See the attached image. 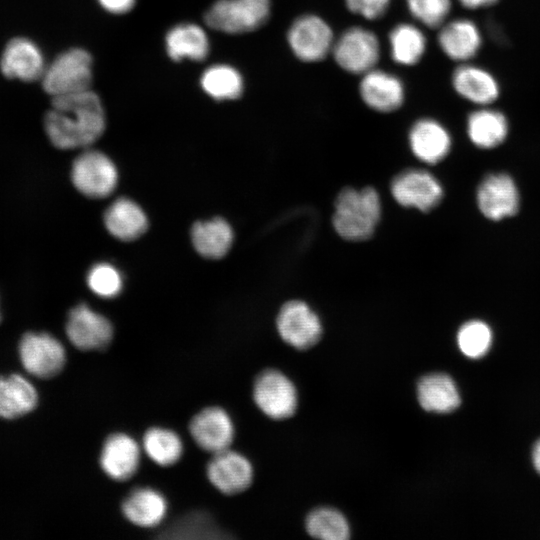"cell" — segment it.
Listing matches in <instances>:
<instances>
[{
  "label": "cell",
  "instance_id": "6da1fadb",
  "mask_svg": "<svg viewBox=\"0 0 540 540\" xmlns=\"http://www.w3.org/2000/svg\"><path fill=\"white\" fill-rule=\"evenodd\" d=\"M51 104L44 117V128L55 147L87 148L104 133V107L91 89L54 97Z\"/></svg>",
  "mask_w": 540,
  "mask_h": 540
},
{
  "label": "cell",
  "instance_id": "7a4b0ae2",
  "mask_svg": "<svg viewBox=\"0 0 540 540\" xmlns=\"http://www.w3.org/2000/svg\"><path fill=\"white\" fill-rule=\"evenodd\" d=\"M380 215V198L374 188H345L335 200L333 226L343 239L363 241L373 235Z\"/></svg>",
  "mask_w": 540,
  "mask_h": 540
},
{
  "label": "cell",
  "instance_id": "3957f363",
  "mask_svg": "<svg viewBox=\"0 0 540 540\" xmlns=\"http://www.w3.org/2000/svg\"><path fill=\"white\" fill-rule=\"evenodd\" d=\"M92 57L82 48H72L58 55L45 68L43 89L52 98L89 90L93 79Z\"/></svg>",
  "mask_w": 540,
  "mask_h": 540
},
{
  "label": "cell",
  "instance_id": "277c9868",
  "mask_svg": "<svg viewBox=\"0 0 540 540\" xmlns=\"http://www.w3.org/2000/svg\"><path fill=\"white\" fill-rule=\"evenodd\" d=\"M270 8V0H217L206 11L204 20L216 31L242 34L264 25Z\"/></svg>",
  "mask_w": 540,
  "mask_h": 540
},
{
  "label": "cell",
  "instance_id": "5b68a950",
  "mask_svg": "<svg viewBox=\"0 0 540 540\" xmlns=\"http://www.w3.org/2000/svg\"><path fill=\"white\" fill-rule=\"evenodd\" d=\"M71 179L75 188L90 198L110 195L118 181L117 169L104 153L87 149L73 162Z\"/></svg>",
  "mask_w": 540,
  "mask_h": 540
},
{
  "label": "cell",
  "instance_id": "8992f818",
  "mask_svg": "<svg viewBox=\"0 0 540 540\" xmlns=\"http://www.w3.org/2000/svg\"><path fill=\"white\" fill-rule=\"evenodd\" d=\"M332 52L342 69L352 74H365L378 62L380 46L370 30L351 27L334 42Z\"/></svg>",
  "mask_w": 540,
  "mask_h": 540
},
{
  "label": "cell",
  "instance_id": "52a82bcc",
  "mask_svg": "<svg viewBox=\"0 0 540 540\" xmlns=\"http://www.w3.org/2000/svg\"><path fill=\"white\" fill-rule=\"evenodd\" d=\"M253 399L257 407L276 420L292 416L297 407V392L292 381L283 373L269 369L256 378Z\"/></svg>",
  "mask_w": 540,
  "mask_h": 540
},
{
  "label": "cell",
  "instance_id": "ba28073f",
  "mask_svg": "<svg viewBox=\"0 0 540 540\" xmlns=\"http://www.w3.org/2000/svg\"><path fill=\"white\" fill-rule=\"evenodd\" d=\"M19 353L25 370L38 378L54 377L66 363L64 346L48 333H26L20 341Z\"/></svg>",
  "mask_w": 540,
  "mask_h": 540
},
{
  "label": "cell",
  "instance_id": "9c48e42d",
  "mask_svg": "<svg viewBox=\"0 0 540 540\" xmlns=\"http://www.w3.org/2000/svg\"><path fill=\"white\" fill-rule=\"evenodd\" d=\"M287 41L294 55L305 62L322 60L334 44L330 26L316 15L297 18L288 30Z\"/></svg>",
  "mask_w": 540,
  "mask_h": 540
},
{
  "label": "cell",
  "instance_id": "30bf717a",
  "mask_svg": "<svg viewBox=\"0 0 540 540\" xmlns=\"http://www.w3.org/2000/svg\"><path fill=\"white\" fill-rule=\"evenodd\" d=\"M66 335L70 342L83 351H100L113 338L111 322L86 304H79L68 315Z\"/></svg>",
  "mask_w": 540,
  "mask_h": 540
},
{
  "label": "cell",
  "instance_id": "8fae6325",
  "mask_svg": "<svg viewBox=\"0 0 540 540\" xmlns=\"http://www.w3.org/2000/svg\"><path fill=\"white\" fill-rule=\"evenodd\" d=\"M280 337L297 349H307L320 339L322 326L318 316L302 301L285 303L277 317Z\"/></svg>",
  "mask_w": 540,
  "mask_h": 540
},
{
  "label": "cell",
  "instance_id": "7c38bea8",
  "mask_svg": "<svg viewBox=\"0 0 540 540\" xmlns=\"http://www.w3.org/2000/svg\"><path fill=\"white\" fill-rule=\"evenodd\" d=\"M206 474L210 483L226 495L245 491L253 480L250 461L229 448L213 454L207 465Z\"/></svg>",
  "mask_w": 540,
  "mask_h": 540
},
{
  "label": "cell",
  "instance_id": "4fadbf2b",
  "mask_svg": "<svg viewBox=\"0 0 540 540\" xmlns=\"http://www.w3.org/2000/svg\"><path fill=\"white\" fill-rule=\"evenodd\" d=\"M391 193L400 205L424 212L434 208L443 196L437 179L422 170H408L397 175L391 183Z\"/></svg>",
  "mask_w": 540,
  "mask_h": 540
},
{
  "label": "cell",
  "instance_id": "5bb4252c",
  "mask_svg": "<svg viewBox=\"0 0 540 540\" xmlns=\"http://www.w3.org/2000/svg\"><path fill=\"white\" fill-rule=\"evenodd\" d=\"M189 431L195 443L212 454L228 449L235 434L231 417L217 406L199 411L191 419Z\"/></svg>",
  "mask_w": 540,
  "mask_h": 540
},
{
  "label": "cell",
  "instance_id": "9a60e30c",
  "mask_svg": "<svg viewBox=\"0 0 540 540\" xmlns=\"http://www.w3.org/2000/svg\"><path fill=\"white\" fill-rule=\"evenodd\" d=\"M140 458L141 448L133 437L114 433L104 441L99 462L107 476L116 481H126L138 470Z\"/></svg>",
  "mask_w": 540,
  "mask_h": 540
},
{
  "label": "cell",
  "instance_id": "2e32d148",
  "mask_svg": "<svg viewBox=\"0 0 540 540\" xmlns=\"http://www.w3.org/2000/svg\"><path fill=\"white\" fill-rule=\"evenodd\" d=\"M477 202L484 216L500 220L517 212L519 194L510 176L493 174L487 176L480 184Z\"/></svg>",
  "mask_w": 540,
  "mask_h": 540
},
{
  "label": "cell",
  "instance_id": "e0dca14e",
  "mask_svg": "<svg viewBox=\"0 0 540 540\" xmlns=\"http://www.w3.org/2000/svg\"><path fill=\"white\" fill-rule=\"evenodd\" d=\"M0 68L8 78L30 82L41 79L46 66L35 43L26 38H15L6 45Z\"/></svg>",
  "mask_w": 540,
  "mask_h": 540
},
{
  "label": "cell",
  "instance_id": "ac0fdd59",
  "mask_svg": "<svg viewBox=\"0 0 540 540\" xmlns=\"http://www.w3.org/2000/svg\"><path fill=\"white\" fill-rule=\"evenodd\" d=\"M359 91L365 104L379 112L394 111L404 101L402 82L382 70L372 69L363 74Z\"/></svg>",
  "mask_w": 540,
  "mask_h": 540
},
{
  "label": "cell",
  "instance_id": "d6986e66",
  "mask_svg": "<svg viewBox=\"0 0 540 540\" xmlns=\"http://www.w3.org/2000/svg\"><path fill=\"white\" fill-rule=\"evenodd\" d=\"M409 142L414 155L429 164L441 161L451 148L448 131L432 119L417 121L409 133Z\"/></svg>",
  "mask_w": 540,
  "mask_h": 540
},
{
  "label": "cell",
  "instance_id": "ffe728a7",
  "mask_svg": "<svg viewBox=\"0 0 540 540\" xmlns=\"http://www.w3.org/2000/svg\"><path fill=\"white\" fill-rule=\"evenodd\" d=\"M124 516L139 527H155L166 516L168 505L164 495L151 487L132 490L122 503Z\"/></svg>",
  "mask_w": 540,
  "mask_h": 540
},
{
  "label": "cell",
  "instance_id": "44dd1931",
  "mask_svg": "<svg viewBox=\"0 0 540 540\" xmlns=\"http://www.w3.org/2000/svg\"><path fill=\"white\" fill-rule=\"evenodd\" d=\"M452 84L461 97L479 105L491 104L500 93L495 77L485 69L473 65L459 66L453 72Z\"/></svg>",
  "mask_w": 540,
  "mask_h": 540
},
{
  "label": "cell",
  "instance_id": "7402d4cb",
  "mask_svg": "<svg viewBox=\"0 0 540 540\" xmlns=\"http://www.w3.org/2000/svg\"><path fill=\"white\" fill-rule=\"evenodd\" d=\"M438 42L442 51L450 59L466 61L478 53L482 38L474 22L467 19H457L441 28Z\"/></svg>",
  "mask_w": 540,
  "mask_h": 540
},
{
  "label": "cell",
  "instance_id": "603a6c76",
  "mask_svg": "<svg viewBox=\"0 0 540 540\" xmlns=\"http://www.w3.org/2000/svg\"><path fill=\"white\" fill-rule=\"evenodd\" d=\"M104 224L115 238L131 241L147 230L148 220L138 204L128 198H119L105 211Z\"/></svg>",
  "mask_w": 540,
  "mask_h": 540
},
{
  "label": "cell",
  "instance_id": "cb8c5ba5",
  "mask_svg": "<svg viewBox=\"0 0 540 540\" xmlns=\"http://www.w3.org/2000/svg\"><path fill=\"white\" fill-rule=\"evenodd\" d=\"M165 46L174 61L188 58L193 61L205 59L209 53V39L205 30L194 23H180L166 34Z\"/></svg>",
  "mask_w": 540,
  "mask_h": 540
},
{
  "label": "cell",
  "instance_id": "d4e9b609",
  "mask_svg": "<svg viewBox=\"0 0 540 540\" xmlns=\"http://www.w3.org/2000/svg\"><path fill=\"white\" fill-rule=\"evenodd\" d=\"M417 398L421 407L429 412L448 413L460 405V395L454 381L443 373L421 378L417 385Z\"/></svg>",
  "mask_w": 540,
  "mask_h": 540
},
{
  "label": "cell",
  "instance_id": "484cf974",
  "mask_svg": "<svg viewBox=\"0 0 540 540\" xmlns=\"http://www.w3.org/2000/svg\"><path fill=\"white\" fill-rule=\"evenodd\" d=\"M34 386L23 376L0 377V417L15 419L31 412L37 405Z\"/></svg>",
  "mask_w": 540,
  "mask_h": 540
},
{
  "label": "cell",
  "instance_id": "4316f807",
  "mask_svg": "<svg viewBox=\"0 0 540 540\" xmlns=\"http://www.w3.org/2000/svg\"><path fill=\"white\" fill-rule=\"evenodd\" d=\"M191 239L196 251L206 258L223 257L233 242L231 226L222 218L200 221L193 225Z\"/></svg>",
  "mask_w": 540,
  "mask_h": 540
},
{
  "label": "cell",
  "instance_id": "83f0119b",
  "mask_svg": "<svg viewBox=\"0 0 540 540\" xmlns=\"http://www.w3.org/2000/svg\"><path fill=\"white\" fill-rule=\"evenodd\" d=\"M467 132L476 146L493 148L505 140L508 122L506 117L497 110L480 109L469 115Z\"/></svg>",
  "mask_w": 540,
  "mask_h": 540
},
{
  "label": "cell",
  "instance_id": "f1b7e54d",
  "mask_svg": "<svg viewBox=\"0 0 540 540\" xmlns=\"http://www.w3.org/2000/svg\"><path fill=\"white\" fill-rule=\"evenodd\" d=\"M203 91L215 100H234L239 98L244 89L240 72L227 64L208 67L200 78Z\"/></svg>",
  "mask_w": 540,
  "mask_h": 540
},
{
  "label": "cell",
  "instance_id": "f546056e",
  "mask_svg": "<svg viewBox=\"0 0 540 540\" xmlns=\"http://www.w3.org/2000/svg\"><path fill=\"white\" fill-rule=\"evenodd\" d=\"M142 446L154 463L164 467L178 462L183 453V443L179 435L162 427L148 429L143 436Z\"/></svg>",
  "mask_w": 540,
  "mask_h": 540
},
{
  "label": "cell",
  "instance_id": "4dcf8cb0",
  "mask_svg": "<svg viewBox=\"0 0 540 540\" xmlns=\"http://www.w3.org/2000/svg\"><path fill=\"white\" fill-rule=\"evenodd\" d=\"M389 42L393 60L402 65L417 63L426 49L424 34L416 26L407 23L392 29Z\"/></svg>",
  "mask_w": 540,
  "mask_h": 540
},
{
  "label": "cell",
  "instance_id": "1f68e13d",
  "mask_svg": "<svg viewBox=\"0 0 540 540\" xmlns=\"http://www.w3.org/2000/svg\"><path fill=\"white\" fill-rule=\"evenodd\" d=\"M307 532L323 540H345L349 538V524L338 510L321 507L313 510L306 519Z\"/></svg>",
  "mask_w": 540,
  "mask_h": 540
},
{
  "label": "cell",
  "instance_id": "d6a6232c",
  "mask_svg": "<svg viewBox=\"0 0 540 540\" xmlns=\"http://www.w3.org/2000/svg\"><path fill=\"white\" fill-rule=\"evenodd\" d=\"M492 343L489 326L479 320L463 324L457 333V344L461 352L473 359L484 356Z\"/></svg>",
  "mask_w": 540,
  "mask_h": 540
},
{
  "label": "cell",
  "instance_id": "836d02e7",
  "mask_svg": "<svg viewBox=\"0 0 540 540\" xmlns=\"http://www.w3.org/2000/svg\"><path fill=\"white\" fill-rule=\"evenodd\" d=\"M89 288L98 296L113 298L122 289V277L119 271L108 263L94 265L87 275Z\"/></svg>",
  "mask_w": 540,
  "mask_h": 540
},
{
  "label": "cell",
  "instance_id": "e575fe53",
  "mask_svg": "<svg viewBox=\"0 0 540 540\" xmlns=\"http://www.w3.org/2000/svg\"><path fill=\"white\" fill-rule=\"evenodd\" d=\"M411 15L424 25L436 28L443 24L451 10L450 0H407Z\"/></svg>",
  "mask_w": 540,
  "mask_h": 540
},
{
  "label": "cell",
  "instance_id": "d590c367",
  "mask_svg": "<svg viewBox=\"0 0 540 540\" xmlns=\"http://www.w3.org/2000/svg\"><path fill=\"white\" fill-rule=\"evenodd\" d=\"M347 8L367 19H377L387 10L390 0H345Z\"/></svg>",
  "mask_w": 540,
  "mask_h": 540
},
{
  "label": "cell",
  "instance_id": "8d00e7d4",
  "mask_svg": "<svg viewBox=\"0 0 540 540\" xmlns=\"http://www.w3.org/2000/svg\"><path fill=\"white\" fill-rule=\"evenodd\" d=\"M98 2L107 12L124 14L134 7L136 0H98Z\"/></svg>",
  "mask_w": 540,
  "mask_h": 540
},
{
  "label": "cell",
  "instance_id": "74e56055",
  "mask_svg": "<svg viewBox=\"0 0 540 540\" xmlns=\"http://www.w3.org/2000/svg\"><path fill=\"white\" fill-rule=\"evenodd\" d=\"M461 4L469 9L486 7L496 3L498 0H459Z\"/></svg>",
  "mask_w": 540,
  "mask_h": 540
},
{
  "label": "cell",
  "instance_id": "f35d334b",
  "mask_svg": "<svg viewBox=\"0 0 540 540\" xmlns=\"http://www.w3.org/2000/svg\"><path fill=\"white\" fill-rule=\"evenodd\" d=\"M532 458L535 469L540 473V440L534 445Z\"/></svg>",
  "mask_w": 540,
  "mask_h": 540
},
{
  "label": "cell",
  "instance_id": "ab89813d",
  "mask_svg": "<svg viewBox=\"0 0 540 540\" xmlns=\"http://www.w3.org/2000/svg\"><path fill=\"white\" fill-rule=\"evenodd\" d=\"M0 319H1V314H0Z\"/></svg>",
  "mask_w": 540,
  "mask_h": 540
}]
</instances>
